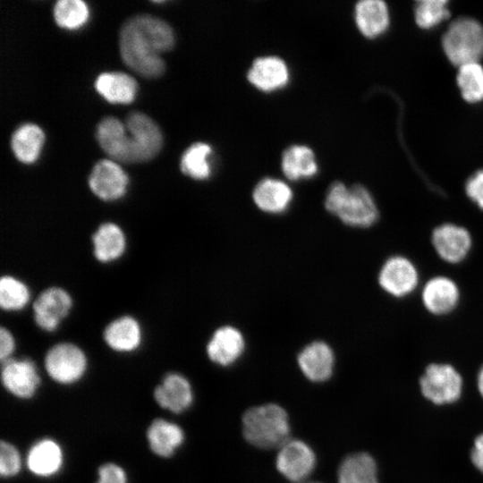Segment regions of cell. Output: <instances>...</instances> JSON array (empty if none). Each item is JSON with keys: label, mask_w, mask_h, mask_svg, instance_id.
Wrapping results in <instances>:
<instances>
[{"label": "cell", "mask_w": 483, "mask_h": 483, "mask_svg": "<svg viewBox=\"0 0 483 483\" xmlns=\"http://www.w3.org/2000/svg\"><path fill=\"white\" fill-rule=\"evenodd\" d=\"M281 167L285 177L292 181L311 178L318 169L313 150L304 145H292L286 148L282 156Z\"/></svg>", "instance_id": "obj_27"}, {"label": "cell", "mask_w": 483, "mask_h": 483, "mask_svg": "<svg viewBox=\"0 0 483 483\" xmlns=\"http://www.w3.org/2000/svg\"><path fill=\"white\" fill-rule=\"evenodd\" d=\"M96 138L103 151L113 160L131 164L128 134L123 122L113 116L104 117L97 126Z\"/></svg>", "instance_id": "obj_19"}, {"label": "cell", "mask_w": 483, "mask_h": 483, "mask_svg": "<svg viewBox=\"0 0 483 483\" xmlns=\"http://www.w3.org/2000/svg\"><path fill=\"white\" fill-rule=\"evenodd\" d=\"M147 438L153 453L169 457L183 443L184 433L177 424L157 419L148 427Z\"/></svg>", "instance_id": "obj_26"}, {"label": "cell", "mask_w": 483, "mask_h": 483, "mask_svg": "<svg viewBox=\"0 0 483 483\" xmlns=\"http://www.w3.org/2000/svg\"><path fill=\"white\" fill-rule=\"evenodd\" d=\"M442 45L453 64L478 63L483 56V27L471 18L457 19L444 34Z\"/></svg>", "instance_id": "obj_4"}, {"label": "cell", "mask_w": 483, "mask_h": 483, "mask_svg": "<svg viewBox=\"0 0 483 483\" xmlns=\"http://www.w3.org/2000/svg\"><path fill=\"white\" fill-rule=\"evenodd\" d=\"M43 140L44 133L38 125L24 123L12 134L11 148L19 161L30 164L37 159Z\"/></svg>", "instance_id": "obj_29"}, {"label": "cell", "mask_w": 483, "mask_h": 483, "mask_svg": "<svg viewBox=\"0 0 483 483\" xmlns=\"http://www.w3.org/2000/svg\"><path fill=\"white\" fill-rule=\"evenodd\" d=\"M44 365L47 375L54 381L71 385L84 376L88 361L80 347L73 343L62 342L48 349Z\"/></svg>", "instance_id": "obj_6"}, {"label": "cell", "mask_w": 483, "mask_h": 483, "mask_svg": "<svg viewBox=\"0 0 483 483\" xmlns=\"http://www.w3.org/2000/svg\"><path fill=\"white\" fill-rule=\"evenodd\" d=\"M465 191L470 200L483 209V169L477 171L468 179Z\"/></svg>", "instance_id": "obj_36"}, {"label": "cell", "mask_w": 483, "mask_h": 483, "mask_svg": "<svg viewBox=\"0 0 483 483\" xmlns=\"http://www.w3.org/2000/svg\"><path fill=\"white\" fill-rule=\"evenodd\" d=\"M297 362L302 374L312 382H324L330 378L335 367V354L329 344L314 341L301 349Z\"/></svg>", "instance_id": "obj_16"}, {"label": "cell", "mask_w": 483, "mask_h": 483, "mask_svg": "<svg viewBox=\"0 0 483 483\" xmlns=\"http://www.w3.org/2000/svg\"><path fill=\"white\" fill-rule=\"evenodd\" d=\"M96 483H127V476L122 467L114 463H106L98 469Z\"/></svg>", "instance_id": "obj_37"}, {"label": "cell", "mask_w": 483, "mask_h": 483, "mask_svg": "<svg viewBox=\"0 0 483 483\" xmlns=\"http://www.w3.org/2000/svg\"><path fill=\"white\" fill-rule=\"evenodd\" d=\"M445 0H422L416 4L415 21L422 29H431L446 20L450 12Z\"/></svg>", "instance_id": "obj_34"}, {"label": "cell", "mask_w": 483, "mask_h": 483, "mask_svg": "<svg viewBox=\"0 0 483 483\" xmlns=\"http://www.w3.org/2000/svg\"><path fill=\"white\" fill-rule=\"evenodd\" d=\"M422 394L435 404L457 401L462 394V378L449 364H429L419 379Z\"/></svg>", "instance_id": "obj_7"}, {"label": "cell", "mask_w": 483, "mask_h": 483, "mask_svg": "<svg viewBox=\"0 0 483 483\" xmlns=\"http://www.w3.org/2000/svg\"><path fill=\"white\" fill-rule=\"evenodd\" d=\"M1 380L9 393L21 399L32 397L40 383L38 369L28 358L13 357L2 362Z\"/></svg>", "instance_id": "obj_13"}, {"label": "cell", "mask_w": 483, "mask_h": 483, "mask_svg": "<svg viewBox=\"0 0 483 483\" xmlns=\"http://www.w3.org/2000/svg\"><path fill=\"white\" fill-rule=\"evenodd\" d=\"M154 397L163 409L181 413L191 405L193 392L185 377L178 373H170L155 388Z\"/></svg>", "instance_id": "obj_21"}, {"label": "cell", "mask_w": 483, "mask_h": 483, "mask_svg": "<svg viewBox=\"0 0 483 483\" xmlns=\"http://www.w3.org/2000/svg\"><path fill=\"white\" fill-rule=\"evenodd\" d=\"M470 459L474 466L483 473V434L476 437L470 452Z\"/></svg>", "instance_id": "obj_39"}, {"label": "cell", "mask_w": 483, "mask_h": 483, "mask_svg": "<svg viewBox=\"0 0 483 483\" xmlns=\"http://www.w3.org/2000/svg\"><path fill=\"white\" fill-rule=\"evenodd\" d=\"M53 14L59 27L73 30L86 22L89 9L81 0H59L54 5Z\"/></svg>", "instance_id": "obj_33"}, {"label": "cell", "mask_w": 483, "mask_h": 483, "mask_svg": "<svg viewBox=\"0 0 483 483\" xmlns=\"http://www.w3.org/2000/svg\"><path fill=\"white\" fill-rule=\"evenodd\" d=\"M15 345L13 335L8 328L2 326L0 328V360L2 362L13 358Z\"/></svg>", "instance_id": "obj_38"}, {"label": "cell", "mask_w": 483, "mask_h": 483, "mask_svg": "<svg viewBox=\"0 0 483 483\" xmlns=\"http://www.w3.org/2000/svg\"><path fill=\"white\" fill-rule=\"evenodd\" d=\"M290 78L285 62L278 56L256 58L247 73L251 85L264 92H271L284 87Z\"/></svg>", "instance_id": "obj_17"}, {"label": "cell", "mask_w": 483, "mask_h": 483, "mask_svg": "<svg viewBox=\"0 0 483 483\" xmlns=\"http://www.w3.org/2000/svg\"><path fill=\"white\" fill-rule=\"evenodd\" d=\"M211 147L204 142H196L183 152L180 168L182 174L194 180H207L212 174L209 161Z\"/></svg>", "instance_id": "obj_30"}, {"label": "cell", "mask_w": 483, "mask_h": 483, "mask_svg": "<svg viewBox=\"0 0 483 483\" xmlns=\"http://www.w3.org/2000/svg\"><path fill=\"white\" fill-rule=\"evenodd\" d=\"M457 83L464 100L470 103L483 100V67L479 63L460 66Z\"/></svg>", "instance_id": "obj_32"}, {"label": "cell", "mask_w": 483, "mask_h": 483, "mask_svg": "<svg viewBox=\"0 0 483 483\" xmlns=\"http://www.w3.org/2000/svg\"><path fill=\"white\" fill-rule=\"evenodd\" d=\"M242 432L245 439L258 448H280L289 441L287 412L275 403L251 407L242 416Z\"/></svg>", "instance_id": "obj_3"}, {"label": "cell", "mask_w": 483, "mask_h": 483, "mask_svg": "<svg viewBox=\"0 0 483 483\" xmlns=\"http://www.w3.org/2000/svg\"><path fill=\"white\" fill-rule=\"evenodd\" d=\"M30 301L28 285L16 276L5 275L0 279V306L7 312L23 309Z\"/></svg>", "instance_id": "obj_31"}, {"label": "cell", "mask_w": 483, "mask_h": 483, "mask_svg": "<svg viewBox=\"0 0 483 483\" xmlns=\"http://www.w3.org/2000/svg\"><path fill=\"white\" fill-rule=\"evenodd\" d=\"M478 387L480 394L483 396V366L480 368L478 374Z\"/></svg>", "instance_id": "obj_40"}, {"label": "cell", "mask_w": 483, "mask_h": 483, "mask_svg": "<svg viewBox=\"0 0 483 483\" xmlns=\"http://www.w3.org/2000/svg\"><path fill=\"white\" fill-rule=\"evenodd\" d=\"M419 271L414 263L402 255L389 257L382 264L377 281L389 295L403 298L410 295L419 284Z\"/></svg>", "instance_id": "obj_8"}, {"label": "cell", "mask_w": 483, "mask_h": 483, "mask_svg": "<svg viewBox=\"0 0 483 483\" xmlns=\"http://www.w3.org/2000/svg\"><path fill=\"white\" fill-rule=\"evenodd\" d=\"M94 85L98 94L113 104L132 102L137 91L134 78L121 72H103L97 76Z\"/></svg>", "instance_id": "obj_25"}, {"label": "cell", "mask_w": 483, "mask_h": 483, "mask_svg": "<svg viewBox=\"0 0 483 483\" xmlns=\"http://www.w3.org/2000/svg\"><path fill=\"white\" fill-rule=\"evenodd\" d=\"M174 35L170 25L149 14L128 19L121 27L119 49L123 63L146 78L161 76L165 69L160 55L173 48Z\"/></svg>", "instance_id": "obj_1"}, {"label": "cell", "mask_w": 483, "mask_h": 483, "mask_svg": "<svg viewBox=\"0 0 483 483\" xmlns=\"http://www.w3.org/2000/svg\"><path fill=\"white\" fill-rule=\"evenodd\" d=\"M431 242L438 257L450 264L463 261L472 247L470 232L453 223L437 225L431 233Z\"/></svg>", "instance_id": "obj_11"}, {"label": "cell", "mask_w": 483, "mask_h": 483, "mask_svg": "<svg viewBox=\"0 0 483 483\" xmlns=\"http://www.w3.org/2000/svg\"><path fill=\"white\" fill-rule=\"evenodd\" d=\"M293 199L291 187L284 181L275 178L260 180L252 191V199L261 211L279 215L284 213Z\"/></svg>", "instance_id": "obj_20"}, {"label": "cell", "mask_w": 483, "mask_h": 483, "mask_svg": "<svg viewBox=\"0 0 483 483\" xmlns=\"http://www.w3.org/2000/svg\"><path fill=\"white\" fill-rule=\"evenodd\" d=\"M72 308L71 294L62 287L50 286L43 290L32 304L36 325L46 332L57 329Z\"/></svg>", "instance_id": "obj_9"}, {"label": "cell", "mask_w": 483, "mask_h": 483, "mask_svg": "<svg viewBox=\"0 0 483 483\" xmlns=\"http://www.w3.org/2000/svg\"><path fill=\"white\" fill-rule=\"evenodd\" d=\"M244 350L245 339L242 333L235 326L229 325L216 328L206 348L209 360L224 367L235 363L242 357Z\"/></svg>", "instance_id": "obj_14"}, {"label": "cell", "mask_w": 483, "mask_h": 483, "mask_svg": "<svg viewBox=\"0 0 483 483\" xmlns=\"http://www.w3.org/2000/svg\"><path fill=\"white\" fill-rule=\"evenodd\" d=\"M124 125L128 133L131 163L146 162L158 154L163 145V136L150 117L133 111L127 114Z\"/></svg>", "instance_id": "obj_5"}, {"label": "cell", "mask_w": 483, "mask_h": 483, "mask_svg": "<svg viewBox=\"0 0 483 483\" xmlns=\"http://www.w3.org/2000/svg\"><path fill=\"white\" fill-rule=\"evenodd\" d=\"M88 183L90 191L98 199L113 201L125 194L128 176L114 161L101 159L93 166Z\"/></svg>", "instance_id": "obj_12"}, {"label": "cell", "mask_w": 483, "mask_h": 483, "mask_svg": "<svg viewBox=\"0 0 483 483\" xmlns=\"http://www.w3.org/2000/svg\"><path fill=\"white\" fill-rule=\"evenodd\" d=\"M316 456L313 450L301 440H289L276 455L277 470L289 481L301 483L313 471Z\"/></svg>", "instance_id": "obj_10"}, {"label": "cell", "mask_w": 483, "mask_h": 483, "mask_svg": "<svg viewBox=\"0 0 483 483\" xmlns=\"http://www.w3.org/2000/svg\"><path fill=\"white\" fill-rule=\"evenodd\" d=\"M21 459L19 451L8 442L0 445V474L4 478H11L19 473Z\"/></svg>", "instance_id": "obj_35"}, {"label": "cell", "mask_w": 483, "mask_h": 483, "mask_svg": "<svg viewBox=\"0 0 483 483\" xmlns=\"http://www.w3.org/2000/svg\"><path fill=\"white\" fill-rule=\"evenodd\" d=\"M337 483H378L373 457L364 452L345 457L338 468Z\"/></svg>", "instance_id": "obj_28"}, {"label": "cell", "mask_w": 483, "mask_h": 483, "mask_svg": "<svg viewBox=\"0 0 483 483\" xmlns=\"http://www.w3.org/2000/svg\"><path fill=\"white\" fill-rule=\"evenodd\" d=\"M325 208L344 225L367 228L378 219L379 211L371 193L362 185L333 182L326 194Z\"/></svg>", "instance_id": "obj_2"}, {"label": "cell", "mask_w": 483, "mask_h": 483, "mask_svg": "<svg viewBox=\"0 0 483 483\" xmlns=\"http://www.w3.org/2000/svg\"><path fill=\"white\" fill-rule=\"evenodd\" d=\"M142 328L132 316L123 315L110 321L104 329L103 339L113 351L129 353L136 351L142 343Z\"/></svg>", "instance_id": "obj_18"}, {"label": "cell", "mask_w": 483, "mask_h": 483, "mask_svg": "<svg viewBox=\"0 0 483 483\" xmlns=\"http://www.w3.org/2000/svg\"><path fill=\"white\" fill-rule=\"evenodd\" d=\"M356 25L366 38H374L388 28L390 18L386 4L381 0H362L354 9Z\"/></svg>", "instance_id": "obj_24"}, {"label": "cell", "mask_w": 483, "mask_h": 483, "mask_svg": "<svg viewBox=\"0 0 483 483\" xmlns=\"http://www.w3.org/2000/svg\"><path fill=\"white\" fill-rule=\"evenodd\" d=\"M425 309L433 315H445L453 311L460 301V290L450 277L436 275L428 279L421 292Z\"/></svg>", "instance_id": "obj_15"}, {"label": "cell", "mask_w": 483, "mask_h": 483, "mask_svg": "<svg viewBox=\"0 0 483 483\" xmlns=\"http://www.w3.org/2000/svg\"><path fill=\"white\" fill-rule=\"evenodd\" d=\"M64 462L60 445L50 438L36 442L29 450L27 466L30 472L38 477H51L56 474Z\"/></svg>", "instance_id": "obj_23"}, {"label": "cell", "mask_w": 483, "mask_h": 483, "mask_svg": "<svg viewBox=\"0 0 483 483\" xmlns=\"http://www.w3.org/2000/svg\"><path fill=\"white\" fill-rule=\"evenodd\" d=\"M93 254L100 263L116 261L126 250V235L114 222L101 224L92 235Z\"/></svg>", "instance_id": "obj_22"}]
</instances>
